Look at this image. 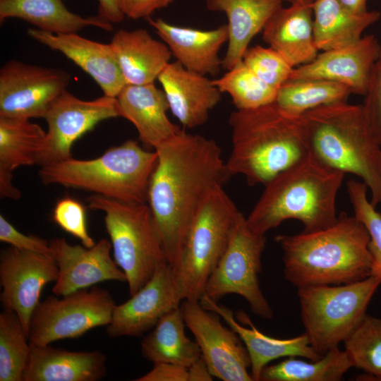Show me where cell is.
<instances>
[{"label":"cell","mask_w":381,"mask_h":381,"mask_svg":"<svg viewBox=\"0 0 381 381\" xmlns=\"http://www.w3.org/2000/svg\"><path fill=\"white\" fill-rule=\"evenodd\" d=\"M147 204L168 262L176 261L188 229L210 193L230 177L212 139L180 130L157 147Z\"/></svg>","instance_id":"1"},{"label":"cell","mask_w":381,"mask_h":381,"mask_svg":"<svg viewBox=\"0 0 381 381\" xmlns=\"http://www.w3.org/2000/svg\"><path fill=\"white\" fill-rule=\"evenodd\" d=\"M284 278L297 288L339 285L370 276V235L354 215L341 212L330 226L298 234H279Z\"/></svg>","instance_id":"2"},{"label":"cell","mask_w":381,"mask_h":381,"mask_svg":"<svg viewBox=\"0 0 381 381\" xmlns=\"http://www.w3.org/2000/svg\"><path fill=\"white\" fill-rule=\"evenodd\" d=\"M229 123L232 147L226 169L230 176H243L250 186L265 185L310 154L301 116L286 113L275 102L237 109Z\"/></svg>","instance_id":"3"},{"label":"cell","mask_w":381,"mask_h":381,"mask_svg":"<svg viewBox=\"0 0 381 381\" xmlns=\"http://www.w3.org/2000/svg\"><path fill=\"white\" fill-rule=\"evenodd\" d=\"M344 176L309 154L265 185L246 217L248 226L265 235L287 219L300 221L306 232L330 226L338 217L336 199Z\"/></svg>","instance_id":"4"},{"label":"cell","mask_w":381,"mask_h":381,"mask_svg":"<svg viewBox=\"0 0 381 381\" xmlns=\"http://www.w3.org/2000/svg\"><path fill=\"white\" fill-rule=\"evenodd\" d=\"M309 153L328 167L362 179L371 203H381V146L362 104L322 106L301 115Z\"/></svg>","instance_id":"5"},{"label":"cell","mask_w":381,"mask_h":381,"mask_svg":"<svg viewBox=\"0 0 381 381\" xmlns=\"http://www.w3.org/2000/svg\"><path fill=\"white\" fill-rule=\"evenodd\" d=\"M157 162L156 150H145L137 141L128 140L95 159L71 157L42 166L39 176L44 185L92 192L126 203H147Z\"/></svg>","instance_id":"6"},{"label":"cell","mask_w":381,"mask_h":381,"mask_svg":"<svg viewBox=\"0 0 381 381\" xmlns=\"http://www.w3.org/2000/svg\"><path fill=\"white\" fill-rule=\"evenodd\" d=\"M241 212L223 189L213 190L195 216L172 267L182 300L199 301L224 255Z\"/></svg>","instance_id":"7"},{"label":"cell","mask_w":381,"mask_h":381,"mask_svg":"<svg viewBox=\"0 0 381 381\" xmlns=\"http://www.w3.org/2000/svg\"><path fill=\"white\" fill-rule=\"evenodd\" d=\"M91 210L104 213V224L117 265L126 276L131 296L168 262L147 203H126L99 195L87 198Z\"/></svg>","instance_id":"8"},{"label":"cell","mask_w":381,"mask_h":381,"mask_svg":"<svg viewBox=\"0 0 381 381\" xmlns=\"http://www.w3.org/2000/svg\"><path fill=\"white\" fill-rule=\"evenodd\" d=\"M380 284V278L370 275L353 283L297 288L304 332L320 356L349 337Z\"/></svg>","instance_id":"9"},{"label":"cell","mask_w":381,"mask_h":381,"mask_svg":"<svg viewBox=\"0 0 381 381\" xmlns=\"http://www.w3.org/2000/svg\"><path fill=\"white\" fill-rule=\"evenodd\" d=\"M265 244V235L251 231L241 212L226 249L207 282L205 294L216 301L226 295L237 294L257 316L272 318L273 310L259 282Z\"/></svg>","instance_id":"10"},{"label":"cell","mask_w":381,"mask_h":381,"mask_svg":"<svg viewBox=\"0 0 381 381\" xmlns=\"http://www.w3.org/2000/svg\"><path fill=\"white\" fill-rule=\"evenodd\" d=\"M116 306L111 294L97 286L61 298L49 296L40 301L32 313L29 342L46 346L58 340L78 338L93 328L108 325Z\"/></svg>","instance_id":"11"},{"label":"cell","mask_w":381,"mask_h":381,"mask_svg":"<svg viewBox=\"0 0 381 381\" xmlns=\"http://www.w3.org/2000/svg\"><path fill=\"white\" fill-rule=\"evenodd\" d=\"M71 81L63 69L11 60L0 69V116L44 118Z\"/></svg>","instance_id":"12"},{"label":"cell","mask_w":381,"mask_h":381,"mask_svg":"<svg viewBox=\"0 0 381 381\" xmlns=\"http://www.w3.org/2000/svg\"><path fill=\"white\" fill-rule=\"evenodd\" d=\"M121 116L116 97L103 95L83 100L64 91L47 111L48 130L36 164L42 167L68 159L73 143L104 120Z\"/></svg>","instance_id":"13"},{"label":"cell","mask_w":381,"mask_h":381,"mask_svg":"<svg viewBox=\"0 0 381 381\" xmlns=\"http://www.w3.org/2000/svg\"><path fill=\"white\" fill-rule=\"evenodd\" d=\"M180 309L213 377L224 381H253L248 370V352L236 332L223 326L219 315L199 301L183 300Z\"/></svg>","instance_id":"14"},{"label":"cell","mask_w":381,"mask_h":381,"mask_svg":"<svg viewBox=\"0 0 381 381\" xmlns=\"http://www.w3.org/2000/svg\"><path fill=\"white\" fill-rule=\"evenodd\" d=\"M58 276L59 268L53 256L11 246L1 250L0 301L4 310L18 315L28 335L30 319L44 286L56 282Z\"/></svg>","instance_id":"15"},{"label":"cell","mask_w":381,"mask_h":381,"mask_svg":"<svg viewBox=\"0 0 381 381\" xmlns=\"http://www.w3.org/2000/svg\"><path fill=\"white\" fill-rule=\"evenodd\" d=\"M182 301L172 267L167 262L130 299L115 306L107 333L111 338L140 337L164 315L179 308Z\"/></svg>","instance_id":"16"},{"label":"cell","mask_w":381,"mask_h":381,"mask_svg":"<svg viewBox=\"0 0 381 381\" xmlns=\"http://www.w3.org/2000/svg\"><path fill=\"white\" fill-rule=\"evenodd\" d=\"M59 276L52 288L55 296H63L105 281L126 282V276L111 257V243L106 238L92 247L71 245L64 238L50 241Z\"/></svg>","instance_id":"17"},{"label":"cell","mask_w":381,"mask_h":381,"mask_svg":"<svg viewBox=\"0 0 381 381\" xmlns=\"http://www.w3.org/2000/svg\"><path fill=\"white\" fill-rule=\"evenodd\" d=\"M380 48L375 36H363L352 44L323 51L310 62L294 68L289 80H327L365 95Z\"/></svg>","instance_id":"18"},{"label":"cell","mask_w":381,"mask_h":381,"mask_svg":"<svg viewBox=\"0 0 381 381\" xmlns=\"http://www.w3.org/2000/svg\"><path fill=\"white\" fill-rule=\"evenodd\" d=\"M28 34L40 44L62 53L73 61L92 78L104 95L116 97L126 85L109 43L95 42L78 32L52 33L30 28Z\"/></svg>","instance_id":"19"},{"label":"cell","mask_w":381,"mask_h":381,"mask_svg":"<svg viewBox=\"0 0 381 381\" xmlns=\"http://www.w3.org/2000/svg\"><path fill=\"white\" fill-rule=\"evenodd\" d=\"M199 302L206 310L221 316L229 327L240 337L250 356V375L253 381L260 380L262 370L273 360L282 357L301 356L316 361L322 358L311 347L305 332L289 339L272 337L258 330L248 315L242 311L237 313V318L249 327L240 325L235 320L231 309L219 304L207 295L204 294Z\"/></svg>","instance_id":"20"},{"label":"cell","mask_w":381,"mask_h":381,"mask_svg":"<svg viewBox=\"0 0 381 381\" xmlns=\"http://www.w3.org/2000/svg\"><path fill=\"white\" fill-rule=\"evenodd\" d=\"M172 114L184 126L205 123L222 92L206 75L190 71L177 61L170 62L158 79Z\"/></svg>","instance_id":"21"},{"label":"cell","mask_w":381,"mask_h":381,"mask_svg":"<svg viewBox=\"0 0 381 381\" xmlns=\"http://www.w3.org/2000/svg\"><path fill=\"white\" fill-rule=\"evenodd\" d=\"M155 32L168 46L176 61L185 68L204 75H215L222 67L219 56L228 41L227 25L203 30L170 24L161 18H147Z\"/></svg>","instance_id":"22"},{"label":"cell","mask_w":381,"mask_h":381,"mask_svg":"<svg viewBox=\"0 0 381 381\" xmlns=\"http://www.w3.org/2000/svg\"><path fill=\"white\" fill-rule=\"evenodd\" d=\"M116 99L121 116L133 124L139 140L148 149L155 150L181 130L169 119L166 95L154 83L126 84Z\"/></svg>","instance_id":"23"},{"label":"cell","mask_w":381,"mask_h":381,"mask_svg":"<svg viewBox=\"0 0 381 381\" xmlns=\"http://www.w3.org/2000/svg\"><path fill=\"white\" fill-rule=\"evenodd\" d=\"M262 39L293 68L313 61L318 52L313 4H291L280 8L263 28Z\"/></svg>","instance_id":"24"},{"label":"cell","mask_w":381,"mask_h":381,"mask_svg":"<svg viewBox=\"0 0 381 381\" xmlns=\"http://www.w3.org/2000/svg\"><path fill=\"white\" fill-rule=\"evenodd\" d=\"M30 345L23 381H98L106 375L107 357L99 351Z\"/></svg>","instance_id":"25"},{"label":"cell","mask_w":381,"mask_h":381,"mask_svg":"<svg viewBox=\"0 0 381 381\" xmlns=\"http://www.w3.org/2000/svg\"><path fill=\"white\" fill-rule=\"evenodd\" d=\"M109 44L126 84L153 83L170 63L168 46L154 39L147 30H119Z\"/></svg>","instance_id":"26"},{"label":"cell","mask_w":381,"mask_h":381,"mask_svg":"<svg viewBox=\"0 0 381 381\" xmlns=\"http://www.w3.org/2000/svg\"><path fill=\"white\" fill-rule=\"evenodd\" d=\"M207 8L225 13L228 46L222 68L228 71L242 61L252 39L282 7V0H206Z\"/></svg>","instance_id":"27"},{"label":"cell","mask_w":381,"mask_h":381,"mask_svg":"<svg viewBox=\"0 0 381 381\" xmlns=\"http://www.w3.org/2000/svg\"><path fill=\"white\" fill-rule=\"evenodd\" d=\"M46 132L30 119L0 116V195L17 200L20 191L13 184V172L36 164Z\"/></svg>","instance_id":"28"},{"label":"cell","mask_w":381,"mask_h":381,"mask_svg":"<svg viewBox=\"0 0 381 381\" xmlns=\"http://www.w3.org/2000/svg\"><path fill=\"white\" fill-rule=\"evenodd\" d=\"M16 18L36 28L52 33L78 32L87 27L105 31L113 30L111 23L98 16L82 17L71 12L64 0H0V22Z\"/></svg>","instance_id":"29"},{"label":"cell","mask_w":381,"mask_h":381,"mask_svg":"<svg viewBox=\"0 0 381 381\" xmlns=\"http://www.w3.org/2000/svg\"><path fill=\"white\" fill-rule=\"evenodd\" d=\"M313 10L315 41L318 50L322 51L356 42L380 18L377 11L353 13L338 0H315Z\"/></svg>","instance_id":"30"},{"label":"cell","mask_w":381,"mask_h":381,"mask_svg":"<svg viewBox=\"0 0 381 381\" xmlns=\"http://www.w3.org/2000/svg\"><path fill=\"white\" fill-rule=\"evenodd\" d=\"M185 326L180 306L167 313L143 339V356L153 363L164 362L189 367L201 357V350L196 341L186 335Z\"/></svg>","instance_id":"31"},{"label":"cell","mask_w":381,"mask_h":381,"mask_svg":"<svg viewBox=\"0 0 381 381\" xmlns=\"http://www.w3.org/2000/svg\"><path fill=\"white\" fill-rule=\"evenodd\" d=\"M353 368L345 350L339 347L329 351L321 358L310 361L289 357L267 365L260 375L264 381H339Z\"/></svg>","instance_id":"32"},{"label":"cell","mask_w":381,"mask_h":381,"mask_svg":"<svg viewBox=\"0 0 381 381\" xmlns=\"http://www.w3.org/2000/svg\"><path fill=\"white\" fill-rule=\"evenodd\" d=\"M351 94L344 85L323 79H294L277 91L276 104L283 111L300 116L311 109L346 102Z\"/></svg>","instance_id":"33"},{"label":"cell","mask_w":381,"mask_h":381,"mask_svg":"<svg viewBox=\"0 0 381 381\" xmlns=\"http://www.w3.org/2000/svg\"><path fill=\"white\" fill-rule=\"evenodd\" d=\"M31 353V345L18 315L5 310L0 314V381H23Z\"/></svg>","instance_id":"34"},{"label":"cell","mask_w":381,"mask_h":381,"mask_svg":"<svg viewBox=\"0 0 381 381\" xmlns=\"http://www.w3.org/2000/svg\"><path fill=\"white\" fill-rule=\"evenodd\" d=\"M212 82L222 93L230 95L237 109H252L274 103L278 91L260 79L243 61Z\"/></svg>","instance_id":"35"},{"label":"cell","mask_w":381,"mask_h":381,"mask_svg":"<svg viewBox=\"0 0 381 381\" xmlns=\"http://www.w3.org/2000/svg\"><path fill=\"white\" fill-rule=\"evenodd\" d=\"M344 344L353 367L381 381V318L365 314Z\"/></svg>","instance_id":"36"},{"label":"cell","mask_w":381,"mask_h":381,"mask_svg":"<svg viewBox=\"0 0 381 381\" xmlns=\"http://www.w3.org/2000/svg\"><path fill=\"white\" fill-rule=\"evenodd\" d=\"M346 188L353 215L364 224L370 235V275L381 279V214L368 200V188L364 183L350 180L346 182Z\"/></svg>","instance_id":"37"},{"label":"cell","mask_w":381,"mask_h":381,"mask_svg":"<svg viewBox=\"0 0 381 381\" xmlns=\"http://www.w3.org/2000/svg\"><path fill=\"white\" fill-rule=\"evenodd\" d=\"M242 61L260 79L277 90L289 80L294 69L270 47H248Z\"/></svg>","instance_id":"38"},{"label":"cell","mask_w":381,"mask_h":381,"mask_svg":"<svg viewBox=\"0 0 381 381\" xmlns=\"http://www.w3.org/2000/svg\"><path fill=\"white\" fill-rule=\"evenodd\" d=\"M52 219L84 246L91 248L96 243L88 233L85 208L78 200L68 196L59 199L54 206Z\"/></svg>","instance_id":"39"},{"label":"cell","mask_w":381,"mask_h":381,"mask_svg":"<svg viewBox=\"0 0 381 381\" xmlns=\"http://www.w3.org/2000/svg\"><path fill=\"white\" fill-rule=\"evenodd\" d=\"M362 104L368 122L381 146V48Z\"/></svg>","instance_id":"40"},{"label":"cell","mask_w":381,"mask_h":381,"mask_svg":"<svg viewBox=\"0 0 381 381\" xmlns=\"http://www.w3.org/2000/svg\"><path fill=\"white\" fill-rule=\"evenodd\" d=\"M0 241L21 250L45 254L54 257L50 242L33 235H25L17 230L0 215Z\"/></svg>","instance_id":"41"},{"label":"cell","mask_w":381,"mask_h":381,"mask_svg":"<svg viewBox=\"0 0 381 381\" xmlns=\"http://www.w3.org/2000/svg\"><path fill=\"white\" fill-rule=\"evenodd\" d=\"M120 11L128 18H149L157 10L166 8L174 0H115Z\"/></svg>","instance_id":"42"},{"label":"cell","mask_w":381,"mask_h":381,"mask_svg":"<svg viewBox=\"0 0 381 381\" xmlns=\"http://www.w3.org/2000/svg\"><path fill=\"white\" fill-rule=\"evenodd\" d=\"M152 369L136 381H188V367L171 363H154Z\"/></svg>","instance_id":"43"},{"label":"cell","mask_w":381,"mask_h":381,"mask_svg":"<svg viewBox=\"0 0 381 381\" xmlns=\"http://www.w3.org/2000/svg\"><path fill=\"white\" fill-rule=\"evenodd\" d=\"M99 17L111 24L121 22L124 15L119 9L115 0H97Z\"/></svg>","instance_id":"44"},{"label":"cell","mask_w":381,"mask_h":381,"mask_svg":"<svg viewBox=\"0 0 381 381\" xmlns=\"http://www.w3.org/2000/svg\"><path fill=\"white\" fill-rule=\"evenodd\" d=\"M188 381H211L213 379L202 356L188 367Z\"/></svg>","instance_id":"45"},{"label":"cell","mask_w":381,"mask_h":381,"mask_svg":"<svg viewBox=\"0 0 381 381\" xmlns=\"http://www.w3.org/2000/svg\"><path fill=\"white\" fill-rule=\"evenodd\" d=\"M368 0H338V1L349 11L356 13H363L368 11Z\"/></svg>","instance_id":"46"},{"label":"cell","mask_w":381,"mask_h":381,"mask_svg":"<svg viewBox=\"0 0 381 381\" xmlns=\"http://www.w3.org/2000/svg\"><path fill=\"white\" fill-rule=\"evenodd\" d=\"M291 4H313L315 0H282Z\"/></svg>","instance_id":"47"}]
</instances>
